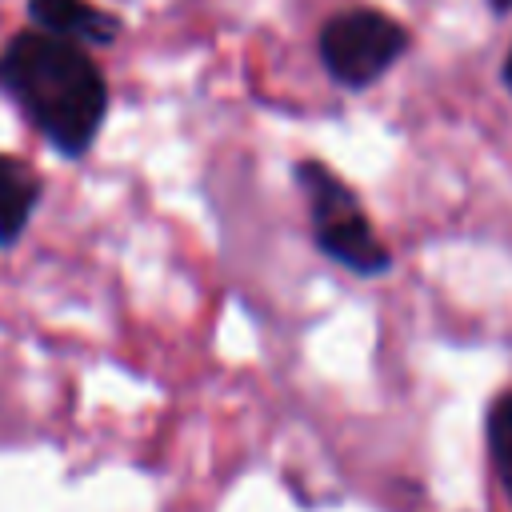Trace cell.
<instances>
[{"label": "cell", "mask_w": 512, "mask_h": 512, "mask_svg": "<svg viewBox=\"0 0 512 512\" xmlns=\"http://www.w3.org/2000/svg\"><path fill=\"white\" fill-rule=\"evenodd\" d=\"M488 448H492L496 476L512 500V392H504L488 412Z\"/></svg>", "instance_id": "8992f818"}, {"label": "cell", "mask_w": 512, "mask_h": 512, "mask_svg": "<svg viewBox=\"0 0 512 512\" xmlns=\"http://www.w3.org/2000/svg\"><path fill=\"white\" fill-rule=\"evenodd\" d=\"M296 180L308 196V212H312V236H316V248L344 264L348 272L356 276H380L388 272L392 256L388 248L376 240L364 208H360V196L320 160H300L296 164Z\"/></svg>", "instance_id": "7a4b0ae2"}, {"label": "cell", "mask_w": 512, "mask_h": 512, "mask_svg": "<svg viewBox=\"0 0 512 512\" xmlns=\"http://www.w3.org/2000/svg\"><path fill=\"white\" fill-rule=\"evenodd\" d=\"M44 196V180L16 156L0 152V248H16L36 204Z\"/></svg>", "instance_id": "5b68a950"}, {"label": "cell", "mask_w": 512, "mask_h": 512, "mask_svg": "<svg viewBox=\"0 0 512 512\" xmlns=\"http://www.w3.org/2000/svg\"><path fill=\"white\" fill-rule=\"evenodd\" d=\"M504 84H508V92H512V52H508V60H504Z\"/></svg>", "instance_id": "52a82bcc"}, {"label": "cell", "mask_w": 512, "mask_h": 512, "mask_svg": "<svg viewBox=\"0 0 512 512\" xmlns=\"http://www.w3.org/2000/svg\"><path fill=\"white\" fill-rule=\"evenodd\" d=\"M0 92L64 160H80L108 116V80L88 48L40 28L16 32L4 44Z\"/></svg>", "instance_id": "6da1fadb"}, {"label": "cell", "mask_w": 512, "mask_h": 512, "mask_svg": "<svg viewBox=\"0 0 512 512\" xmlns=\"http://www.w3.org/2000/svg\"><path fill=\"white\" fill-rule=\"evenodd\" d=\"M316 48H320L328 76L340 88H368L404 56L408 28L392 20L388 12L352 8V12H336L320 28Z\"/></svg>", "instance_id": "3957f363"}, {"label": "cell", "mask_w": 512, "mask_h": 512, "mask_svg": "<svg viewBox=\"0 0 512 512\" xmlns=\"http://www.w3.org/2000/svg\"><path fill=\"white\" fill-rule=\"evenodd\" d=\"M492 8H496V12H508V8H512V0H492Z\"/></svg>", "instance_id": "ba28073f"}, {"label": "cell", "mask_w": 512, "mask_h": 512, "mask_svg": "<svg viewBox=\"0 0 512 512\" xmlns=\"http://www.w3.org/2000/svg\"><path fill=\"white\" fill-rule=\"evenodd\" d=\"M28 20L40 32L84 48H108L120 36V20L88 0H28Z\"/></svg>", "instance_id": "277c9868"}]
</instances>
